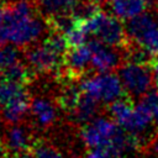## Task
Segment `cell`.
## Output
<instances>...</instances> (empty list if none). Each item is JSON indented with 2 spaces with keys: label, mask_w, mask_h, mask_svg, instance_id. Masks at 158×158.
<instances>
[{
  "label": "cell",
  "mask_w": 158,
  "mask_h": 158,
  "mask_svg": "<svg viewBox=\"0 0 158 158\" xmlns=\"http://www.w3.org/2000/svg\"><path fill=\"white\" fill-rule=\"evenodd\" d=\"M111 11L120 20H130L146 11L148 0H112Z\"/></svg>",
  "instance_id": "obj_14"
},
{
  "label": "cell",
  "mask_w": 158,
  "mask_h": 158,
  "mask_svg": "<svg viewBox=\"0 0 158 158\" xmlns=\"http://www.w3.org/2000/svg\"><path fill=\"white\" fill-rule=\"evenodd\" d=\"M1 120H2V117H1V115H0V122H1Z\"/></svg>",
  "instance_id": "obj_24"
},
{
  "label": "cell",
  "mask_w": 158,
  "mask_h": 158,
  "mask_svg": "<svg viewBox=\"0 0 158 158\" xmlns=\"http://www.w3.org/2000/svg\"><path fill=\"white\" fill-rule=\"evenodd\" d=\"M151 69H152V74H153L154 85L158 88V57H154L151 60Z\"/></svg>",
  "instance_id": "obj_21"
},
{
  "label": "cell",
  "mask_w": 158,
  "mask_h": 158,
  "mask_svg": "<svg viewBox=\"0 0 158 158\" xmlns=\"http://www.w3.org/2000/svg\"><path fill=\"white\" fill-rule=\"evenodd\" d=\"M83 23L89 36H94L105 44L116 48H126L130 44L126 27L114 14L111 15L100 10L90 19L83 21Z\"/></svg>",
  "instance_id": "obj_2"
},
{
  "label": "cell",
  "mask_w": 158,
  "mask_h": 158,
  "mask_svg": "<svg viewBox=\"0 0 158 158\" xmlns=\"http://www.w3.org/2000/svg\"><path fill=\"white\" fill-rule=\"evenodd\" d=\"M30 115L38 128H47L52 126L58 117L57 105L48 98L35 96L31 99Z\"/></svg>",
  "instance_id": "obj_10"
},
{
  "label": "cell",
  "mask_w": 158,
  "mask_h": 158,
  "mask_svg": "<svg viewBox=\"0 0 158 158\" xmlns=\"http://www.w3.org/2000/svg\"><path fill=\"white\" fill-rule=\"evenodd\" d=\"M49 27L36 10L33 0H14L5 9L0 25V46L14 44L27 48L36 43Z\"/></svg>",
  "instance_id": "obj_1"
},
{
  "label": "cell",
  "mask_w": 158,
  "mask_h": 158,
  "mask_svg": "<svg viewBox=\"0 0 158 158\" xmlns=\"http://www.w3.org/2000/svg\"><path fill=\"white\" fill-rule=\"evenodd\" d=\"M91 56H93V52L88 42L80 46L70 47L67 51L63 60L65 77L80 78L81 74L91 64Z\"/></svg>",
  "instance_id": "obj_9"
},
{
  "label": "cell",
  "mask_w": 158,
  "mask_h": 158,
  "mask_svg": "<svg viewBox=\"0 0 158 158\" xmlns=\"http://www.w3.org/2000/svg\"><path fill=\"white\" fill-rule=\"evenodd\" d=\"M141 101H142V102L147 106V109L149 110L154 125L158 126V90L148 91L144 96H142V100H141Z\"/></svg>",
  "instance_id": "obj_20"
},
{
  "label": "cell",
  "mask_w": 158,
  "mask_h": 158,
  "mask_svg": "<svg viewBox=\"0 0 158 158\" xmlns=\"http://www.w3.org/2000/svg\"><path fill=\"white\" fill-rule=\"evenodd\" d=\"M25 60L33 73L46 74L59 70V68L63 67L64 56L42 41L41 43H33L27 47Z\"/></svg>",
  "instance_id": "obj_6"
},
{
  "label": "cell",
  "mask_w": 158,
  "mask_h": 158,
  "mask_svg": "<svg viewBox=\"0 0 158 158\" xmlns=\"http://www.w3.org/2000/svg\"><path fill=\"white\" fill-rule=\"evenodd\" d=\"M2 15H4V10H2L1 4H0V25H1V21H2Z\"/></svg>",
  "instance_id": "obj_22"
},
{
  "label": "cell",
  "mask_w": 158,
  "mask_h": 158,
  "mask_svg": "<svg viewBox=\"0 0 158 158\" xmlns=\"http://www.w3.org/2000/svg\"><path fill=\"white\" fill-rule=\"evenodd\" d=\"M81 91L96 99L101 104H111L123 96L125 89L121 79L112 72L96 73L80 80Z\"/></svg>",
  "instance_id": "obj_4"
},
{
  "label": "cell",
  "mask_w": 158,
  "mask_h": 158,
  "mask_svg": "<svg viewBox=\"0 0 158 158\" xmlns=\"http://www.w3.org/2000/svg\"><path fill=\"white\" fill-rule=\"evenodd\" d=\"M32 158H64L63 153L48 142H35L31 148Z\"/></svg>",
  "instance_id": "obj_19"
},
{
  "label": "cell",
  "mask_w": 158,
  "mask_h": 158,
  "mask_svg": "<svg viewBox=\"0 0 158 158\" xmlns=\"http://www.w3.org/2000/svg\"><path fill=\"white\" fill-rule=\"evenodd\" d=\"M2 142L5 152H10L15 157L30 152L35 143L32 141V132L30 127L21 122L10 125L6 128Z\"/></svg>",
  "instance_id": "obj_8"
},
{
  "label": "cell",
  "mask_w": 158,
  "mask_h": 158,
  "mask_svg": "<svg viewBox=\"0 0 158 158\" xmlns=\"http://www.w3.org/2000/svg\"><path fill=\"white\" fill-rule=\"evenodd\" d=\"M88 43L93 52L90 67L94 70L99 73L112 72L121 65L122 58L116 47L105 44L99 40H89Z\"/></svg>",
  "instance_id": "obj_7"
},
{
  "label": "cell",
  "mask_w": 158,
  "mask_h": 158,
  "mask_svg": "<svg viewBox=\"0 0 158 158\" xmlns=\"http://www.w3.org/2000/svg\"><path fill=\"white\" fill-rule=\"evenodd\" d=\"M30 104H31L30 95L27 90L23 89L22 91H20L19 94H16L15 96H12L1 105L2 120L9 125L21 122L27 115V112H30Z\"/></svg>",
  "instance_id": "obj_11"
},
{
  "label": "cell",
  "mask_w": 158,
  "mask_h": 158,
  "mask_svg": "<svg viewBox=\"0 0 158 158\" xmlns=\"http://www.w3.org/2000/svg\"><path fill=\"white\" fill-rule=\"evenodd\" d=\"M153 123L154 122H153V118H152L149 110L147 109V106L142 101H139L138 104H136L133 106L132 112L130 114L128 118L123 123L122 128L143 139L142 136H144L148 132V130L151 128V126Z\"/></svg>",
  "instance_id": "obj_12"
},
{
  "label": "cell",
  "mask_w": 158,
  "mask_h": 158,
  "mask_svg": "<svg viewBox=\"0 0 158 158\" xmlns=\"http://www.w3.org/2000/svg\"><path fill=\"white\" fill-rule=\"evenodd\" d=\"M118 77L123 85L125 93L132 98H142L154 84L152 69L147 63L126 60L120 65Z\"/></svg>",
  "instance_id": "obj_5"
},
{
  "label": "cell",
  "mask_w": 158,
  "mask_h": 158,
  "mask_svg": "<svg viewBox=\"0 0 158 158\" xmlns=\"http://www.w3.org/2000/svg\"><path fill=\"white\" fill-rule=\"evenodd\" d=\"M0 80H1V79H0ZM0 106H1V104H0Z\"/></svg>",
  "instance_id": "obj_25"
},
{
  "label": "cell",
  "mask_w": 158,
  "mask_h": 158,
  "mask_svg": "<svg viewBox=\"0 0 158 158\" xmlns=\"http://www.w3.org/2000/svg\"><path fill=\"white\" fill-rule=\"evenodd\" d=\"M79 4V0H38V7L47 17L69 14Z\"/></svg>",
  "instance_id": "obj_15"
},
{
  "label": "cell",
  "mask_w": 158,
  "mask_h": 158,
  "mask_svg": "<svg viewBox=\"0 0 158 158\" xmlns=\"http://www.w3.org/2000/svg\"><path fill=\"white\" fill-rule=\"evenodd\" d=\"M128 40L149 53L153 58L158 57V19L152 12H142L126 23Z\"/></svg>",
  "instance_id": "obj_3"
},
{
  "label": "cell",
  "mask_w": 158,
  "mask_h": 158,
  "mask_svg": "<svg viewBox=\"0 0 158 158\" xmlns=\"http://www.w3.org/2000/svg\"><path fill=\"white\" fill-rule=\"evenodd\" d=\"M81 94H83V91H81L79 84L78 85H73V84L67 85L62 90V93H60V95L58 98V101H57L58 106L63 111H65L67 114L72 112L73 109L75 107V105L78 104Z\"/></svg>",
  "instance_id": "obj_17"
},
{
  "label": "cell",
  "mask_w": 158,
  "mask_h": 158,
  "mask_svg": "<svg viewBox=\"0 0 158 158\" xmlns=\"http://www.w3.org/2000/svg\"><path fill=\"white\" fill-rule=\"evenodd\" d=\"M19 62H20V51L17 46L7 43L0 47V74Z\"/></svg>",
  "instance_id": "obj_18"
},
{
  "label": "cell",
  "mask_w": 158,
  "mask_h": 158,
  "mask_svg": "<svg viewBox=\"0 0 158 158\" xmlns=\"http://www.w3.org/2000/svg\"><path fill=\"white\" fill-rule=\"evenodd\" d=\"M100 101H98L96 99L91 98L90 95L86 94H81L78 104L75 105V107L73 109L72 112H69V117L74 123H79V125H85L89 121L94 120L99 112L100 109Z\"/></svg>",
  "instance_id": "obj_13"
},
{
  "label": "cell",
  "mask_w": 158,
  "mask_h": 158,
  "mask_svg": "<svg viewBox=\"0 0 158 158\" xmlns=\"http://www.w3.org/2000/svg\"><path fill=\"white\" fill-rule=\"evenodd\" d=\"M105 1H107V2H111V1H112V0H105Z\"/></svg>",
  "instance_id": "obj_23"
},
{
  "label": "cell",
  "mask_w": 158,
  "mask_h": 158,
  "mask_svg": "<svg viewBox=\"0 0 158 158\" xmlns=\"http://www.w3.org/2000/svg\"><path fill=\"white\" fill-rule=\"evenodd\" d=\"M33 74L35 73L31 70V68L26 63H22L20 60L19 63H16L12 67L4 70L1 73V78L14 81V83H17V84L26 85L30 81V79L33 77Z\"/></svg>",
  "instance_id": "obj_16"
}]
</instances>
